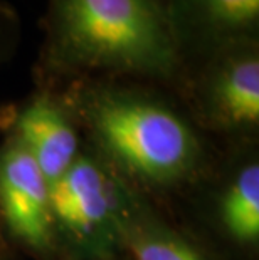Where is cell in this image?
<instances>
[{
    "mask_svg": "<svg viewBox=\"0 0 259 260\" xmlns=\"http://www.w3.org/2000/svg\"><path fill=\"white\" fill-rule=\"evenodd\" d=\"M82 141L121 181L172 212L211 167L217 143L172 89L131 77H88L61 87Z\"/></svg>",
    "mask_w": 259,
    "mask_h": 260,
    "instance_id": "6da1fadb",
    "label": "cell"
},
{
    "mask_svg": "<svg viewBox=\"0 0 259 260\" xmlns=\"http://www.w3.org/2000/svg\"><path fill=\"white\" fill-rule=\"evenodd\" d=\"M34 86L131 77L172 89L182 57L158 0H47Z\"/></svg>",
    "mask_w": 259,
    "mask_h": 260,
    "instance_id": "7a4b0ae2",
    "label": "cell"
},
{
    "mask_svg": "<svg viewBox=\"0 0 259 260\" xmlns=\"http://www.w3.org/2000/svg\"><path fill=\"white\" fill-rule=\"evenodd\" d=\"M217 145L170 213L212 260H259V140Z\"/></svg>",
    "mask_w": 259,
    "mask_h": 260,
    "instance_id": "3957f363",
    "label": "cell"
},
{
    "mask_svg": "<svg viewBox=\"0 0 259 260\" xmlns=\"http://www.w3.org/2000/svg\"><path fill=\"white\" fill-rule=\"evenodd\" d=\"M216 143L259 140V41H238L182 60L172 87Z\"/></svg>",
    "mask_w": 259,
    "mask_h": 260,
    "instance_id": "277c9868",
    "label": "cell"
},
{
    "mask_svg": "<svg viewBox=\"0 0 259 260\" xmlns=\"http://www.w3.org/2000/svg\"><path fill=\"white\" fill-rule=\"evenodd\" d=\"M123 181L82 143L73 165L51 183V210L61 260L120 253Z\"/></svg>",
    "mask_w": 259,
    "mask_h": 260,
    "instance_id": "5b68a950",
    "label": "cell"
},
{
    "mask_svg": "<svg viewBox=\"0 0 259 260\" xmlns=\"http://www.w3.org/2000/svg\"><path fill=\"white\" fill-rule=\"evenodd\" d=\"M0 226L15 252L31 260H61L52 226L51 181L9 136L0 141Z\"/></svg>",
    "mask_w": 259,
    "mask_h": 260,
    "instance_id": "8992f818",
    "label": "cell"
},
{
    "mask_svg": "<svg viewBox=\"0 0 259 260\" xmlns=\"http://www.w3.org/2000/svg\"><path fill=\"white\" fill-rule=\"evenodd\" d=\"M0 136L24 146L51 183L73 165L84 143L61 91L39 86L19 101L0 104Z\"/></svg>",
    "mask_w": 259,
    "mask_h": 260,
    "instance_id": "52a82bcc",
    "label": "cell"
},
{
    "mask_svg": "<svg viewBox=\"0 0 259 260\" xmlns=\"http://www.w3.org/2000/svg\"><path fill=\"white\" fill-rule=\"evenodd\" d=\"M182 60L238 41H259V0H158Z\"/></svg>",
    "mask_w": 259,
    "mask_h": 260,
    "instance_id": "ba28073f",
    "label": "cell"
},
{
    "mask_svg": "<svg viewBox=\"0 0 259 260\" xmlns=\"http://www.w3.org/2000/svg\"><path fill=\"white\" fill-rule=\"evenodd\" d=\"M118 234L130 260H212L168 210L125 181Z\"/></svg>",
    "mask_w": 259,
    "mask_h": 260,
    "instance_id": "9c48e42d",
    "label": "cell"
},
{
    "mask_svg": "<svg viewBox=\"0 0 259 260\" xmlns=\"http://www.w3.org/2000/svg\"><path fill=\"white\" fill-rule=\"evenodd\" d=\"M22 41V19L14 5L0 0V66L10 62Z\"/></svg>",
    "mask_w": 259,
    "mask_h": 260,
    "instance_id": "30bf717a",
    "label": "cell"
},
{
    "mask_svg": "<svg viewBox=\"0 0 259 260\" xmlns=\"http://www.w3.org/2000/svg\"><path fill=\"white\" fill-rule=\"evenodd\" d=\"M0 260H22V257L15 252V248L7 240L2 226H0Z\"/></svg>",
    "mask_w": 259,
    "mask_h": 260,
    "instance_id": "8fae6325",
    "label": "cell"
},
{
    "mask_svg": "<svg viewBox=\"0 0 259 260\" xmlns=\"http://www.w3.org/2000/svg\"><path fill=\"white\" fill-rule=\"evenodd\" d=\"M84 260H130L125 255L123 252L120 253H113V255H106V257H96V258H84Z\"/></svg>",
    "mask_w": 259,
    "mask_h": 260,
    "instance_id": "7c38bea8",
    "label": "cell"
}]
</instances>
